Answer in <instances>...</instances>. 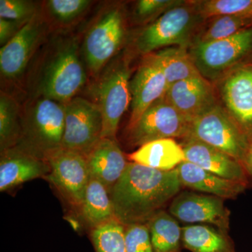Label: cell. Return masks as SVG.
I'll list each match as a JSON object with an SVG mask.
<instances>
[{
    "mask_svg": "<svg viewBox=\"0 0 252 252\" xmlns=\"http://www.w3.org/2000/svg\"><path fill=\"white\" fill-rule=\"evenodd\" d=\"M182 146L186 161L227 180L242 182L248 187V177L243 164L234 158L195 139H185Z\"/></svg>",
    "mask_w": 252,
    "mask_h": 252,
    "instance_id": "obj_16",
    "label": "cell"
},
{
    "mask_svg": "<svg viewBox=\"0 0 252 252\" xmlns=\"http://www.w3.org/2000/svg\"><path fill=\"white\" fill-rule=\"evenodd\" d=\"M168 85L161 69L147 56L130 81L131 114L128 127H132L154 102L166 94Z\"/></svg>",
    "mask_w": 252,
    "mask_h": 252,
    "instance_id": "obj_15",
    "label": "cell"
},
{
    "mask_svg": "<svg viewBox=\"0 0 252 252\" xmlns=\"http://www.w3.org/2000/svg\"><path fill=\"white\" fill-rule=\"evenodd\" d=\"M51 170L49 163L17 147L1 152L0 191L14 189L28 181L45 178Z\"/></svg>",
    "mask_w": 252,
    "mask_h": 252,
    "instance_id": "obj_17",
    "label": "cell"
},
{
    "mask_svg": "<svg viewBox=\"0 0 252 252\" xmlns=\"http://www.w3.org/2000/svg\"><path fill=\"white\" fill-rule=\"evenodd\" d=\"M46 161L51 168L46 180L69 205L80 210L91 178L86 156L60 148L50 154Z\"/></svg>",
    "mask_w": 252,
    "mask_h": 252,
    "instance_id": "obj_8",
    "label": "cell"
},
{
    "mask_svg": "<svg viewBox=\"0 0 252 252\" xmlns=\"http://www.w3.org/2000/svg\"><path fill=\"white\" fill-rule=\"evenodd\" d=\"M223 200L211 195L182 192L172 200L169 212L180 221L208 223L228 233L230 212Z\"/></svg>",
    "mask_w": 252,
    "mask_h": 252,
    "instance_id": "obj_12",
    "label": "cell"
},
{
    "mask_svg": "<svg viewBox=\"0 0 252 252\" xmlns=\"http://www.w3.org/2000/svg\"><path fill=\"white\" fill-rule=\"evenodd\" d=\"M130 69L120 63L107 72L96 87L97 106L103 121L102 138L115 139L119 122L131 102Z\"/></svg>",
    "mask_w": 252,
    "mask_h": 252,
    "instance_id": "obj_10",
    "label": "cell"
},
{
    "mask_svg": "<svg viewBox=\"0 0 252 252\" xmlns=\"http://www.w3.org/2000/svg\"><path fill=\"white\" fill-rule=\"evenodd\" d=\"M202 76L217 81L252 58V26L220 40L195 43L189 51Z\"/></svg>",
    "mask_w": 252,
    "mask_h": 252,
    "instance_id": "obj_3",
    "label": "cell"
},
{
    "mask_svg": "<svg viewBox=\"0 0 252 252\" xmlns=\"http://www.w3.org/2000/svg\"><path fill=\"white\" fill-rule=\"evenodd\" d=\"M184 2L185 1L179 0H140L136 5L135 12L139 17L148 18L185 4Z\"/></svg>",
    "mask_w": 252,
    "mask_h": 252,
    "instance_id": "obj_33",
    "label": "cell"
},
{
    "mask_svg": "<svg viewBox=\"0 0 252 252\" xmlns=\"http://www.w3.org/2000/svg\"><path fill=\"white\" fill-rule=\"evenodd\" d=\"M188 138L208 144L242 164L249 144L246 136L220 103L194 119Z\"/></svg>",
    "mask_w": 252,
    "mask_h": 252,
    "instance_id": "obj_5",
    "label": "cell"
},
{
    "mask_svg": "<svg viewBox=\"0 0 252 252\" xmlns=\"http://www.w3.org/2000/svg\"><path fill=\"white\" fill-rule=\"evenodd\" d=\"M128 158L130 162L161 171L175 170L186 160L183 147L174 139L148 142L130 154Z\"/></svg>",
    "mask_w": 252,
    "mask_h": 252,
    "instance_id": "obj_21",
    "label": "cell"
},
{
    "mask_svg": "<svg viewBox=\"0 0 252 252\" xmlns=\"http://www.w3.org/2000/svg\"><path fill=\"white\" fill-rule=\"evenodd\" d=\"M91 2L88 0H51L48 4L51 14L59 21L65 22L82 14Z\"/></svg>",
    "mask_w": 252,
    "mask_h": 252,
    "instance_id": "obj_32",
    "label": "cell"
},
{
    "mask_svg": "<svg viewBox=\"0 0 252 252\" xmlns=\"http://www.w3.org/2000/svg\"><path fill=\"white\" fill-rule=\"evenodd\" d=\"M64 128V104L47 97L39 99L23 121L15 147L46 160L61 148Z\"/></svg>",
    "mask_w": 252,
    "mask_h": 252,
    "instance_id": "obj_2",
    "label": "cell"
},
{
    "mask_svg": "<svg viewBox=\"0 0 252 252\" xmlns=\"http://www.w3.org/2000/svg\"><path fill=\"white\" fill-rule=\"evenodd\" d=\"M190 3L203 19L232 15L252 22V0H203Z\"/></svg>",
    "mask_w": 252,
    "mask_h": 252,
    "instance_id": "obj_27",
    "label": "cell"
},
{
    "mask_svg": "<svg viewBox=\"0 0 252 252\" xmlns=\"http://www.w3.org/2000/svg\"><path fill=\"white\" fill-rule=\"evenodd\" d=\"M177 170L182 187L219 198L235 199L248 188L245 184L223 178L186 160Z\"/></svg>",
    "mask_w": 252,
    "mask_h": 252,
    "instance_id": "obj_20",
    "label": "cell"
},
{
    "mask_svg": "<svg viewBox=\"0 0 252 252\" xmlns=\"http://www.w3.org/2000/svg\"><path fill=\"white\" fill-rule=\"evenodd\" d=\"M64 128L61 148L87 156L102 139L103 121L96 103L74 97L64 104Z\"/></svg>",
    "mask_w": 252,
    "mask_h": 252,
    "instance_id": "obj_7",
    "label": "cell"
},
{
    "mask_svg": "<svg viewBox=\"0 0 252 252\" xmlns=\"http://www.w3.org/2000/svg\"><path fill=\"white\" fill-rule=\"evenodd\" d=\"M79 210L83 220L91 230L117 220L109 190L102 182L91 177Z\"/></svg>",
    "mask_w": 252,
    "mask_h": 252,
    "instance_id": "obj_22",
    "label": "cell"
},
{
    "mask_svg": "<svg viewBox=\"0 0 252 252\" xmlns=\"http://www.w3.org/2000/svg\"><path fill=\"white\" fill-rule=\"evenodd\" d=\"M182 246L191 252H236L228 233L208 225L182 228Z\"/></svg>",
    "mask_w": 252,
    "mask_h": 252,
    "instance_id": "obj_24",
    "label": "cell"
},
{
    "mask_svg": "<svg viewBox=\"0 0 252 252\" xmlns=\"http://www.w3.org/2000/svg\"><path fill=\"white\" fill-rule=\"evenodd\" d=\"M41 25L36 19L31 20L0 50V69L5 77H18L27 65L32 51L39 39Z\"/></svg>",
    "mask_w": 252,
    "mask_h": 252,
    "instance_id": "obj_19",
    "label": "cell"
},
{
    "mask_svg": "<svg viewBox=\"0 0 252 252\" xmlns=\"http://www.w3.org/2000/svg\"><path fill=\"white\" fill-rule=\"evenodd\" d=\"M21 126L18 110L12 99L5 95L0 98V148L1 152L13 148L18 144Z\"/></svg>",
    "mask_w": 252,
    "mask_h": 252,
    "instance_id": "obj_28",
    "label": "cell"
},
{
    "mask_svg": "<svg viewBox=\"0 0 252 252\" xmlns=\"http://www.w3.org/2000/svg\"><path fill=\"white\" fill-rule=\"evenodd\" d=\"M125 225L117 220L91 230V239L95 252H126Z\"/></svg>",
    "mask_w": 252,
    "mask_h": 252,
    "instance_id": "obj_29",
    "label": "cell"
},
{
    "mask_svg": "<svg viewBox=\"0 0 252 252\" xmlns=\"http://www.w3.org/2000/svg\"><path fill=\"white\" fill-rule=\"evenodd\" d=\"M126 252H154L147 223H133L125 226Z\"/></svg>",
    "mask_w": 252,
    "mask_h": 252,
    "instance_id": "obj_30",
    "label": "cell"
},
{
    "mask_svg": "<svg viewBox=\"0 0 252 252\" xmlns=\"http://www.w3.org/2000/svg\"><path fill=\"white\" fill-rule=\"evenodd\" d=\"M20 23L0 18V44L4 46L18 32Z\"/></svg>",
    "mask_w": 252,
    "mask_h": 252,
    "instance_id": "obj_34",
    "label": "cell"
},
{
    "mask_svg": "<svg viewBox=\"0 0 252 252\" xmlns=\"http://www.w3.org/2000/svg\"><path fill=\"white\" fill-rule=\"evenodd\" d=\"M147 223L154 252H181L182 228L175 217L160 210Z\"/></svg>",
    "mask_w": 252,
    "mask_h": 252,
    "instance_id": "obj_25",
    "label": "cell"
},
{
    "mask_svg": "<svg viewBox=\"0 0 252 252\" xmlns=\"http://www.w3.org/2000/svg\"><path fill=\"white\" fill-rule=\"evenodd\" d=\"M217 82L221 105L250 141L252 138V58Z\"/></svg>",
    "mask_w": 252,
    "mask_h": 252,
    "instance_id": "obj_9",
    "label": "cell"
},
{
    "mask_svg": "<svg viewBox=\"0 0 252 252\" xmlns=\"http://www.w3.org/2000/svg\"><path fill=\"white\" fill-rule=\"evenodd\" d=\"M147 56L161 69L168 87L178 81L201 76L187 47L164 48Z\"/></svg>",
    "mask_w": 252,
    "mask_h": 252,
    "instance_id": "obj_23",
    "label": "cell"
},
{
    "mask_svg": "<svg viewBox=\"0 0 252 252\" xmlns=\"http://www.w3.org/2000/svg\"><path fill=\"white\" fill-rule=\"evenodd\" d=\"M248 180V187H252V138L249 141L248 149L243 161Z\"/></svg>",
    "mask_w": 252,
    "mask_h": 252,
    "instance_id": "obj_35",
    "label": "cell"
},
{
    "mask_svg": "<svg viewBox=\"0 0 252 252\" xmlns=\"http://www.w3.org/2000/svg\"><path fill=\"white\" fill-rule=\"evenodd\" d=\"M34 6L31 1L24 0H1V18L21 23L31 21L34 13Z\"/></svg>",
    "mask_w": 252,
    "mask_h": 252,
    "instance_id": "obj_31",
    "label": "cell"
},
{
    "mask_svg": "<svg viewBox=\"0 0 252 252\" xmlns=\"http://www.w3.org/2000/svg\"><path fill=\"white\" fill-rule=\"evenodd\" d=\"M165 97L190 122L220 103L215 86L202 75L169 86Z\"/></svg>",
    "mask_w": 252,
    "mask_h": 252,
    "instance_id": "obj_14",
    "label": "cell"
},
{
    "mask_svg": "<svg viewBox=\"0 0 252 252\" xmlns=\"http://www.w3.org/2000/svg\"><path fill=\"white\" fill-rule=\"evenodd\" d=\"M200 18L203 17L190 1L169 9L142 31L136 42L137 49L149 55L160 48L187 47L193 38L194 41Z\"/></svg>",
    "mask_w": 252,
    "mask_h": 252,
    "instance_id": "obj_4",
    "label": "cell"
},
{
    "mask_svg": "<svg viewBox=\"0 0 252 252\" xmlns=\"http://www.w3.org/2000/svg\"><path fill=\"white\" fill-rule=\"evenodd\" d=\"M86 81L76 43L68 44L58 53L46 68L41 84L47 98L65 104L74 98Z\"/></svg>",
    "mask_w": 252,
    "mask_h": 252,
    "instance_id": "obj_11",
    "label": "cell"
},
{
    "mask_svg": "<svg viewBox=\"0 0 252 252\" xmlns=\"http://www.w3.org/2000/svg\"><path fill=\"white\" fill-rule=\"evenodd\" d=\"M211 19L207 27L195 36L193 44L225 39L252 26V21L232 15H221Z\"/></svg>",
    "mask_w": 252,
    "mask_h": 252,
    "instance_id": "obj_26",
    "label": "cell"
},
{
    "mask_svg": "<svg viewBox=\"0 0 252 252\" xmlns=\"http://www.w3.org/2000/svg\"><path fill=\"white\" fill-rule=\"evenodd\" d=\"M124 35L122 13L113 9L94 25L84 41V54L89 69L97 72L115 54Z\"/></svg>",
    "mask_w": 252,
    "mask_h": 252,
    "instance_id": "obj_13",
    "label": "cell"
},
{
    "mask_svg": "<svg viewBox=\"0 0 252 252\" xmlns=\"http://www.w3.org/2000/svg\"><path fill=\"white\" fill-rule=\"evenodd\" d=\"M191 123L172 105L165 96L150 106L132 127L127 140L139 147L162 139L188 138Z\"/></svg>",
    "mask_w": 252,
    "mask_h": 252,
    "instance_id": "obj_6",
    "label": "cell"
},
{
    "mask_svg": "<svg viewBox=\"0 0 252 252\" xmlns=\"http://www.w3.org/2000/svg\"><path fill=\"white\" fill-rule=\"evenodd\" d=\"M182 187L177 169L161 171L129 162L110 193L116 219L125 226L147 223Z\"/></svg>",
    "mask_w": 252,
    "mask_h": 252,
    "instance_id": "obj_1",
    "label": "cell"
},
{
    "mask_svg": "<svg viewBox=\"0 0 252 252\" xmlns=\"http://www.w3.org/2000/svg\"><path fill=\"white\" fill-rule=\"evenodd\" d=\"M86 158L90 177L102 182L109 193L124 175L129 162L115 139H101Z\"/></svg>",
    "mask_w": 252,
    "mask_h": 252,
    "instance_id": "obj_18",
    "label": "cell"
}]
</instances>
